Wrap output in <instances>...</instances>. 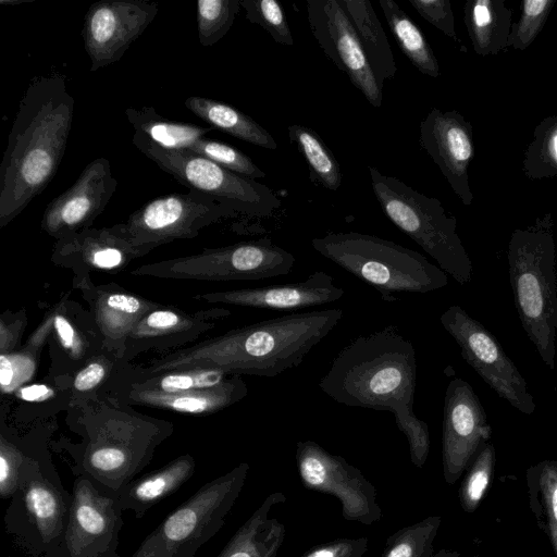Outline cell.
<instances>
[{"instance_id":"f907efd6","label":"cell","mask_w":557,"mask_h":557,"mask_svg":"<svg viewBox=\"0 0 557 557\" xmlns=\"http://www.w3.org/2000/svg\"><path fill=\"white\" fill-rule=\"evenodd\" d=\"M430 557H459V554L457 552L443 548L437 553H433Z\"/></svg>"},{"instance_id":"8d00e7d4","label":"cell","mask_w":557,"mask_h":557,"mask_svg":"<svg viewBox=\"0 0 557 557\" xmlns=\"http://www.w3.org/2000/svg\"><path fill=\"white\" fill-rule=\"evenodd\" d=\"M287 132L290 143L306 160L311 180L331 191H336L343 180L339 163L320 135L300 124L289 125Z\"/></svg>"},{"instance_id":"d590c367","label":"cell","mask_w":557,"mask_h":557,"mask_svg":"<svg viewBox=\"0 0 557 557\" xmlns=\"http://www.w3.org/2000/svg\"><path fill=\"white\" fill-rule=\"evenodd\" d=\"M530 508L557 556V461L543 460L527 470Z\"/></svg>"},{"instance_id":"7402d4cb","label":"cell","mask_w":557,"mask_h":557,"mask_svg":"<svg viewBox=\"0 0 557 557\" xmlns=\"http://www.w3.org/2000/svg\"><path fill=\"white\" fill-rule=\"evenodd\" d=\"M149 251L136 247L124 223L89 227L55 240L51 261L71 269L77 282L90 277L91 271H119Z\"/></svg>"},{"instance_id":"4dcf8cb0","label":"cell","mask_w":557,"mask_h":557,"mask_svg":"<svg viewBox=\"0 0 557 557\" xmlns=\"http://www.w3.org/2000/svg\"><path fill=\"white\" fill-rule=\"evenodd\" d=\"M358 35L373 74L383 87L386 79L394 78L396 61L383 26L368 0H341Z\"/></svg>"},{"instance_id":"5bb4252c","label":"cell","mask_w":557,"mask_h":557,"mask_svg":"<svg viewBox=\"0 0 557 557\" xmlns=\"http://www.w3.org/2000/svg\"><path fill=\"white\" fill-rule=\"evenodd\" d=\"M440 321L456 341L465 361L500 398L524 414L535 411L524 377L481 322L458 305L448 307Z\"/></svg>"},{"instance_id":"b9f144b4","label":"cell","mask_w":557,"mask_h":557,"mask_svg":"<svg viewBox=\"0 0 557 557\" xmlns=\"http://www.w3.org/2000/svg\"><path fill=\"white\" fill-rule=\"evenodd\" d=\"M496 462L495 448L486 443L467 469L459 490L460 506L467 513L479 507L492 482Z\"/></svg>"},{"instance_id":"277c9868","label":"cell","mask_w":557,"mask_h":557,"mask_svg":"<svg viewBox=\"0 0 557 557\" xmlns=\"http://www.w3.org/2000/svg\"><path fill=\"white\" fill-rule=\"evenodd\" d=\"M67 412L70 429L82 440L51 447L70 455L74 476L87 475L115 492L136 479L174 432L171 421L137 411L115 393L74 404Z\"/></svg>"},{"instance_id":"ffe728a7","label":"cell","mask_w":557,"mask_h":557,"mask_svg":"<svg viewBox=\"0 0 557 557\" xmlns=\"http://www.w3.org/2000/svg\"><path fill=\"white\" fill-rule=\"evenodd\" d=\"M231 315L225 308L187 311L158 302L139 320L129 333L122 358L132 363L137 356L153 351L168 352L193 345L202 334L215 327L218 321Z\"/></svg>"},{"instance_id":"ab89813d","label":"cell","mask_w":557,"mask_h":557,"mask_svg":"<svg viewBox=\"0 0 557 557\" xmlns=\"http://www.w3.org/2000/svg\"><path fill=\"white\" fill-rule=\"evenodd\" d=\"M441 522V516H429L399 529L387 537L381 557H430Z\"/></svg>"},{"instance_id":"9a60e30c","label":"cell","mask_w":557,"mask_h":557,"mask_svg":"<svg viewBox=\"0 0 557 557\" xmlns=\"http://www.w3.org/2000/svg\"><path fill=\"white\" fill-rule=\"evenodd\" d=\"M296 466L305 488L335 496L345 520L371 525L382 517L375 486L361 470L314 441H298Z\"/></svg>"},{"instance_id":"484cf974","label":"cell","mask_w":557,"mask_h":557,"mask_svg":"<svg viewBox=\"0 0 557 557\" xmlns=\"http://www.w3.org/2000/svg\"><path fill=\"white\" fill-rule=\"evenodd\" d=\"M133 406L162 409L188 416L216 413L245 398L248 386L240 375L233 374L213 388L165 393L152 388L125 385L115 392Z\"/></svg>"},{"instance_id":"4316f807","label":"cell","mask_w":557,"mask_h":557,"mask_svg":"<svg viewBox=\"0 0 557 557\" xmlns=\"http://www.w3.org/2000/svg\"><path fill=\"white\" fill-rule=\"evenodd\" d=\"M53 433L51 425L28 433H17L1 423L0 432V496L10 499L23 480L51 454L48 448Z\"/></svg>"},{"instance_id":"603a6c76","label":"cell","mask_w":557,"mask_h":557,"mask_svg":"<svg viewBox=\"0 0 557 557\" xmlns=\"http://www.w3.org/2000/svg\"><path fill=\"white\" fill-rule=\"evenodd\" d=\"M344 293L329 273L315 271L304 282L208 292L193 298L208 304L289 311L337 301Z\"/></svg>"},{"instance_id":"cb8c5ba5","label":"cell","mask_w":557,"mask_h":557,"mask_svg":"<svg viewBox=\"0 0 557 557\" xmlns=\"http://www.w3.org/2000/svg\"><path fill=\"white\" fill-rule=\"evenodd\" d=\"M89 306L103 348L122 357L125 342L139 320L158 305L116 283L95 285L91 277L73 282Z\"/></svg>"},{"instance_id":"44dd1931","label":"cell","mask_w":557,"mask_h":557,"mask_svg":"<svg viewBox=\"0 0 557 557\" xmlns=\"http://www.w3.org/2000/svg\"><path fill=\"white\" fill-rule=\"evenodd\" d=\"M419 141L453 191L463 205L470 206L473 195L469 166L474 154L471 124L457 111L433 108L420 123Z\"/></svg>"},{"instance_id":"e575fe53","label":"cell","mask_w":557,"mask_h":557,"mask_svg":"<svg viewBox=\"0 0 557 557\" xmlns=\"http://www.w3.org/2000/svg\"><path fill=\"white\" fill-rule=\"evenodd\" d=\"M129 364L117 354L102 348L73 374L71 406L115 393Z\"/></svg>"},{"instance_id":"9c48e42d","label":"cell","mask_w":557,"mask_h":557,"mask_svg":"<svg viewBox=\"0 0 557 557\" xmlns=\"http://www.w3.org/2000/svg\"><path fill=\"white\" fill-rule=\"evenodd\" d=\"M72 500L49 456L34 468L9 499L3 517L5 532L29 557H44L61 544Z\"/></svg>"},{"instance_id":"7c38bea8","label":"cell","mask_w":557,"mask_h":557,"mask_svg":"<svg viewBox=\"0 0 557 557\" xmlns=\"http://www.w3.org/2000/svg\"><path fill=\"white\" fill-rule=\"evenodd\" d=\"M72 509L59 547L44 557H121L119 493L87 475L74 476Z\"/></svg>"},{"instance_id":"836d02e7","label":"cell","mask_w":557,"mask_h":557,"mask_svg":"<svg viewBox=\"0 0 557 557\" xmlns=\"http://www.w3.org/2000/svg\"><path fill=\"white\" fill-rule=\"evenodd\" d=\"M379 4L403 54L419 72L437 78L440 64L421 29L395 1L379 0Z\"/></svg>"},{"instance_id":"2e32d148","label":"cell","mask_w":557,"mask_h":557,"mask_svg":"<svg viewBox=\"0 0 557 557\" xmlns=\"http://www.w3.org/2000/svg\"><path fill=\"white\" fill-rule=\"evenodd\" d=\"M311 33L324 54L374 108L382 104V86L372 72L354 25L341 0H307Z\"/></svg>"},{"instance_id":"e0dca14e","label":"cell","mask_w":557,"mask_h":557,"mask_svg":"<svg viewBox=\"0 0 557 557\" xmlns=\"http://www.w3.org/2000/svg\"><path fill=\"white\" fill-rule=\"evenodd\" d=\"M492 428L472 386L453 379L445 392L442 431L443 474L455 484L481 448L488 442Z\"/></svg>"},{"instance_id":"60d3db41","label":"cell","mask_w":557,"mask_h":557,"mask_svg":"<svg viewBox=\"0 0 557 557\" xmlns=\"http://www.w3.org/2000/svg\"><path fill=\"white\" fill-rule=\"evenodd\" d=\"M240 8V0H198L197 28L200 45L213 46L223 38Z\"/></svg>"},{"instance_id":"ac0fdd59","label":"cell","mask_w":557,"mask_h":557,"mask_svg":"<svg viewBox=\"0 0 557 557\" xmlns=\"http://www.w3.org/2000/svg\"><path fill=\"white\" fill-rule=\"evenodd\" d=\"M157 2L147 0H101L84 17L82 36L90 71L119 61L157 16Z\"/></svg>"},{"instance_id":"74e56055","label":"cell","mask_w":557,"mask_h":557,"mask_svg":"<svg viewBox=\"0 0 557 557\" xmlns=\"http://www.w3.org/2000/svg\"><path fill=\"white\" fill-rule=\"evenodd\" d=\"M230 376L215 369L175 370L138 379H126L123 374L119 387L131 385L165 393L191 392L213 388L224 383Z\"/></svg>"},{"instance_id":"8992f818","label":"cell","mask_w":557,"mask_h":557,"mask_svg":"<svg viewBox=\"0 0 557 557\" xmlns=\"http://www.w3.org/2000/svg\"><path fill=\"white\" fill-rule=\"evenodd\" d=\"M324 258L375 288L383 300L392 293L425 294L448 284L447 274L423 255L397 243L358 232L329 233L311 240Z\"/></svg>"},{"instance_id":"7a4b0ae2","label":"cell","mask_w":557,"mask_h":557,"mask_svg":"<svg viewBox=\"0 0 557 557\" xmlns=\"http://www.w3.org/2000/svg\"><path fill=\"white\" fill-rule=\"evenodd\" d=\"M343 310L292 313L233 329L215 337L131 364L126 379L186 369H215L230 375L274 377L298 367L338 324Z\"/></svg>"},{"instance_id":"83f0119b","label":"cell","mask_w":557,"mask_h":557,"mask_svg":"<svg viewBox=\"0 0 557 557\" xmlns=\"http://www.w3.org/2000/svg\"><path fill=\"white\" fill-rule=\"evenodd\" d=\"M285 502L282 492L268 495L216 557H277L286 529L283 522L271 518L270 512Z\"/></svg>"},{"instance_id":"4fadbf2b","label":"cell","mask_w":557,"mask_h":557,"mask_svg":"<svg viewBox=\"0 0 557 557\" xmlns=\"http://www.w3.org/2000/svg\"><path fill=\"white\" fill-rule=\"evenodd\" d=\"M237 214L230 206L189 189L148 201L128 216L124 226L129 240L150 252L176 239L194 238L202 228Z\"/></svg>"},{"instance_id":"f546056e","label":"cell","mask_w":557,"mask_h":557,"mask_svg":"<svg viewBox=\"0 0 557 557\" xmlns=\"http://www.w3.org/2000/svg\"><path fill=\"white\" fill-rule=\"evenodd\" d=\"M463 14L476 54H497L508 47L512 12L505 0H468Z\"/></svg>"},{"instance_id":"1f68e13d","label":"cell","mask_w":557,"mask_h":557,"mask_svg":"<svg viewBox=\"0 0 557 557\" xmlns=\"http://www.w3.org/2000/svg\"><path fill=\"white\" fill-rule=\"evenodd\" d=\"M125 115L135 129L133 141H141L170 150H189L199 139L213 131L193 124L168 120L159 115L152 107L127 108Z\"/></svg>"},{"instance_id":"ee69618b","label":"cell","mask_w":557,"mask_h":557,"mask_svg":"<svg viewBox=\"0 0 557 557\" xmlns=\"http://www.w3.org/2000/svg\"><path fill=\"white\" fill-rule=\"evenodd\" d=\"M246 18L260 25L280 45L293 46L294 38L283 7L276 0H240Z\"/></svg>"},{"instance_id":"6da1fadb","label":"cell","mask_w":557,"mask_h":557,"mask_svg":"<svg viewBox=\"0 0 557 557\" xmlns=\"http://www.w3.org/2000/svg\"><path fill=\"white\" fill-rule=\"evenodd\" d=\"M416 384L414 346L397 326L386 325L350 341L318 385L338 404L393 413L412 465L422 469L431 440L426 422L413 410Z\"/></svg>"},{"instance_id":"c3c4849f","label":"cell","mask_w":557,"mask_h":557,"mask_svg":"<svg viewBox=\"0 0 557 557\" xmlns=\"http://www.w3.org/2000/svg\"><path fill=\"white\" fill-rule=\"evenodd\" d=\"M368 545L367 537H342L313 546L300 557H363Z\"/></svg>"},{"instance_id":"7dc6e473","label":"cell","mask_w":557,"mask_h":557,"mask_svg":"<svg viewBox=\"0 0 557 557\" xmlns=\"http://www.w3.org/2000/svg\"><path fill=\"white\" fill-rule=\"evenodd\" d=\"M430 24L457 40L455 20L449 0H407Z\"/></svg>"},{"instance_id":"8fae6325","label":"cell","mask_w":557,"mask_h":557,"mask_svg":"<svg viewBox=\"0 0 557 557\" xmlns=\"http://www.w3.org/2000/svg\"><path fill=\"white\" fill-rule=\"evenodd\" d=\"M133 144L182 185L230 206L238 214L267 218L282 206L281 199L268 186L190 150L163 149L141 141Z\"/></svg>"},{"instance_id":"bcb514c9","label":"cell","mask_w":557,"mask_h":557,"mask_svg":"<svg viewBox=\"0 0 557 557\" xmlns=\"http://www.w3.org/2000/svg\"><path fill=\"white\" fill-rule=\"evenodd\" d=\"M36 349L25 346L0 355V387L3 396L12 395L32 380L36 372Z\"/></svg>"},{"instance_id":"d4e9b609","label":"cell","mask_w":557,"mask_h":557,"mask_svg":"<svg viewBox=\"0 0 557 557\" xmlns=\"http://www.w3.org/2000/svg\"><path fill=\"white\" fill-rule=\"evenodd\" d=\"M49 322L51 373L73 375L102 348V339L90 311L74 301H60L47 317Z\"/></svg>"},{"instance_id":"f6af8a7d","label":"cell","mask_w":557,"mask_h":557,"mask_svg":"<svg viewBox=\"0 0 557 557\" xmlns=\"http://www.w3.org/2000/svg\"><path fill=\"white\" fill-rule=\"evenodd\" d=\"M555 4V0L522 1L519 20L511 26L508 47L525 50L542 30Z\"/></svg>"},{"instance_id":"681fc988","label":"cell","mask_w":557,"mask_h":557,"mask_svg":"<svg viewBox=\"0 0 557 557\" xmlns=\"http://www.w3.org/2000/svg\"><path fill=\"white\" fill-rule=\"evenodd\" d=\"M26 324L25 311L21 310L16 314L5 312L0 318V352H10L15 350L22 337Z\"/></svg>"},{"instance_id":"d6986e66","label":"cell","mask_w":557,"mask_h":557,"mask_svg":"<svg viewBox=\"0 0 557 557\" xmlns=\"http://www.w3.org/2000/svg\"><path fill=\"white\" fill-rule=\"evenodd\" d=\"M116 184L109 160L104 157L92 160L69 189L47 205L41 230L58 240L89 228L104 211Z\"/></svg>"},{"instance_id":"5b68a950","label":"cell","mask_w":557,"mask_h":557,"mask_svg":"<svg viewBox=\"0 0 557 557\" xmlns=\"http://www.w3.org/2000/svg\"><path fill=\"white\" fill-rule=\"evenodd\" d=\"M513 302L528 337L543 362L555 369L557 272L553 233L540 224L512 232L508 244Z\"/></svg>"},{"instance_id":"f35d334b","label":"cell","mask_w":557,"mask_h":557,"mask_svg":"<svg viewBox=\"0 0 557 557\" xmlns=\"http://www.w3.org/2000/svg\"><path fill=\"white\" fill-rule=\"evenodd\" d=\"M522 171L531 180L557 175V115L547 116L536 125L524 152Z\"/></svg>"},{"instance_id":"30bf717a","label":"cell","mask_w":557,"mask_h":557,"mask_svg":"<svg viewBox=\"0 0 557 557\" xmlns=\"http://www.w3.org/2000/svg\"><path fill=\"white\" fill-rule=\"evenodd\" d=\"M294 264L295 257L289 251L261 238L146 263L131 274L206 282L258 281L286 275Z\"/></svg>"},{"instance_id":"f1b7e54d","label":"cell","mask_w":557,"mask_h":557,"mask_svg":"<svg viewBox=\"0 0 557 557\" xmlns=\"http://www.w3.org/2000/svg\"><path fill=\"white\" fill-rule=\"evenodd\" d=\"M195 470V458L184 454L160 469L135 479L117 492L123 511L131 510L137 519L144 517L151 507L190 480Z\"/></svg>"},{"instance_id":"d6a6232c","label":"cell","mask_w":557,"mask_h":557,"mask_svg":"<svg viewBox=\"0 0 557 557\" xmlns=\"http://www.w3.org/2000/svg\"><path fill=\"white\" fill-rule=\"evenodd\" d=\"M185 107L214 129L232 135L255 146L275 150L274 137L258 122L236 108L200 96H190Z\"/></svg>"},{"instance_id":"7bdbcfd3","label":"cell","mask_w":557,"mask_h":557,"mask_svg":"<svg viewBox=\"0 0 557 557\" xmlns=\"http://www.w3.org/2000/svg\"><path fill=\"white\" fill-rule=\"evenodd\" d=\"M189 150L238 175L251 180L265 177V173L247 154L227 144L205 137L197 140Z\"/></svg>"},{"instance_id":"3957f363","label":"cell","mask_w":557,"mask_h":557,"mask_svg":"<svg viewBox=\"0 0 557 557\" xmlns=\"http://www.w3.org/2000/svg\"><path fill=\"white\" fill-rule=\"evenodd\" d=\"M74 98L65 75L50 72L28 84L0 164V228L54 177L71 133Z\"/></svg>"},{"instance_id":"ba28073f","label":"cell","mask_w":557,"mask_h":557,"mask_svg":"<svg viewBox=\"0 0 557 557\" xmlns=\"http://www.w3.org/2000/svg\"><path fill=\"white\" fill-rule=\"evenodd\" d=\"M249 469L240 462L200 486L144 539L132 557H195L225 524Z\"/></svg>"},{"instance_id":"52a82bcc","label":"cell","mask_w":557,"mask_h":557,"mask_svg":"<svg viewBox=\"0 0 557 557\" xmlns=\"http://www.w3.org/2000/svg\"><path fill=\"white\" fill-rule=\"evenodd\" d=\"M371 187L382 211L459 284L472 280V262L457 233V220L441 201L403 181L368 166Z\"/></svg>"}]
</instances>
